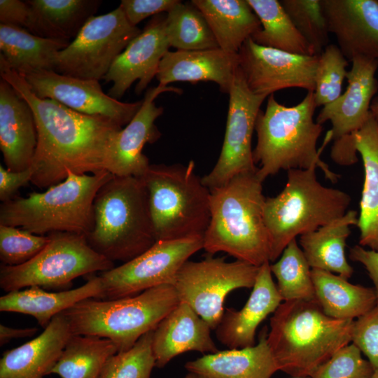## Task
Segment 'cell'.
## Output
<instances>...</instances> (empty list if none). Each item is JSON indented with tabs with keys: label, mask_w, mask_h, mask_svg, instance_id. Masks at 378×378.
I'll return each mask as SVG.
<instances>
[{
	"label": "cell",
	"mask_w": 378,
	"mask_h": 378,
	"mask_svg": "<svg viewBox=\"0 0 378 378\" xmlns=\"http://www.w3.org/2000/svg\"><path fill=\"white\" fill-rule=\"evenodd\" d=\"M0 76L27 102L34 116L33 185L48 188L63 181L68 172L82 175L106 170L110 147L121 126L107 117L81 113L54 99L38 97L1 57Z\"/></svg>",
	"instance_id": "1"
},
{
	"label": "cell",
	"mask_w": 378,
	"mask_h": 378,
	"mask_svg": "<svg viewBox=\"0 0 378 378\" xmlns=\"http://www.w3.org/2000/svg\"><path fill=\"white\" fill-rule=\"evenodd\" d=\"M317 108L314 92H307L298 104L287 106L278 102L274 94L268 97L265 110L258 114L255 131L257 144L253 150L255 164H260L257 175L262 181L281 170L319 167L331 182L340 175L332 172L320 155L332 139L329 130L323 146L317 141L323 126L314 119Z\"/></svg>",
	"instance_id": "2"
},
{
	"label": "cell",
	"mask_w": 378,
	"mask_h": 378,
	"mask_svg": "<svg viewBox=\"0 0 378 378\" xmlns=\"http://www.w3.org/2000/svg\"><path fill=\"white\" fill-rule=\"evenodd\" d=\"M257 171L239 174L210 190L211 218L203 236L208 253L225 252L257 267L270 262L266 198Z\"/></svg>",
	"instance_id": "3"
},
{
	"label": "cell",
	"mask_w": 378,
	"mask_h": 378,
	"mask_svg": "<svg viewBox=\"0 0 378 378\" xmlns=\"http://www.w3.org/2000/svg\"><path fill=\"white\" fill-rule=\"evenodd\" d=\"M354 323L328 316L316 300L284 301L270 318L267 342L279 370L310 377L349 344Z\"/></svg>",
	"instance_id": "4"
},
{
	"label": "cell",
	"mask_w": 378,
	"mask_h": 378,
	"mask_svg": "<svg viewBox=\"0 0 378 378\" xmlns=\"http://www.w3.org/2000/svg\"><path fill=\"white\" fill-rule=\"evenodd\" d=\"M93 210V227L86 240L111 261L127 262L156 242L141 178L113 175L99 189Z\"/></svg>",
	"instance_id": "5"
},
{
	"label": "cell",
	"mask_w": 378,
	"mask_h": 378,
	"mask_svg": "<svg viewBox=\"0 0 378 378\" xmlns=\"http://www.w3.org/2000/svg\"><path fill=\"white\" fill-rule=\"evenodd\" d=\"M113 175L106 170L67 177L41 192L13 198L0 206V225L38 235L70 232L87 235L94 223L93 204L101 188Z\"/></svg>",
	"instance_id": "6"
},
{
	"label": "cell",
	"mask_w": 378,
	"mask_h": 378,
	"mask_svg": "<svg viewBox=\"0 0 378 378\" xmlns=\"http://www.w3.org/2000/svg\"><path fill=\"white\" fill-rule=\"evenodd\" d=\"M179 302L174 286L164 284L114 300L88 298L62 313L73 335L108 339L122 352L154 330Z\"/></svg>",
	"instance_id": "7"
},
{
	"label": "cell",
	"mask_w": 378,
	"mask_h": 378,
	"mask_svg": "<svg viewBox=\"0 0 378 378\" xmlns=\"http://www.w3.org/2000/svg\"><path fill=\"white\" fill-rule=\"evenodd\" d=\"M316 167L287 171L281 192L266 198L264 218L270 242V261L278 259L298 236L314 231L347 212L351 198L346 192L323 186Z\"/></svg>",
	"instance_id": "8"
},
{
	"label": "cell",
	"mask_w": 378,
	"mask_h": 378,
	"mask_svg": "<svg viewBox=\"0 0 378 378\" xmlns=\"http://www.w3.org/2000/svg\"><path fill=\"white\" fill-rule=\"evenodd\" d=\"M156 241L203 237L209 223L210 190L195 164H150L141 177Z\"/></svg>",
	"instance_id": "9"
},
{
	"label": "cell",
	"mask_w": 378,
	"mask_h": 378,
	"mask_svg": "<svg viewBox=\"0 0 378 378\" xmlns=\"http://www.w3.org/2000/svg\"><path fill=\"white\" fill-rule=\"evenodd\" d=\"M32 259L17 266L0 265V287L9 293L37 286L64 288L75 279L113 268L114 262L96 252L83 234L54 232Z\"/></svg>",
	"instance_id": "10"
},
{
	"label": "cell",
	"mask_w": 378,
	"mask_h": 378,
	"mask_svg": "<svg viewBox=\"0 0 378 378\" xmlns=\"http://www.w3.org/2000/svg\"><path fill=\"white\" fill-rule=\"evenodd\" d=\"M141 30L133 26L119 6L94 15L68 46L58 52L54 71L69 76L100 80Z\"/></svg>",
	"instance_id": "11"
},
{
	"label": "cell",
	"mask_w": 378,
	"mask_h": 378,
	"mask_svg": "<svg viewBox=\"0 0 378 378\" xmlns=\"http://www.w3.org/2000/svg\"><path fill=\"white\" fill-rule=\"evenodd\" d=\"M259 267L236 260L209 257L186 261L179 270L174 286L180 302L188 304L215 330L224 313L227 294L241 288H253Z\"/></svg>",
	"instance_id": "12"
},
{
	"label": "cell",
	"mask_w": 378,
	"mask_h": 378,
	"mask_svg": "<svg viewBox=\"0 0 378 378\" xmlns=\"http://www.w3.org/2000/svg\"><path fill=\"white\" fill-rule=\"evenodd\" d=\"M348 71L346 91L335 101L323 106L316 121L320 124L329 121L334 141L330 156L342 166L358 161L355 133L365 124L370 113V105L378 91L375 75L378 60L358 56L351 61Z\"/></svg>",
	"instance_id": "13"
},
{
	"label": "cell",
	"mask_w": 378,
	"mask_h": 378,
	"mask_svg": "<svg viewBox=\"0 0 378 378\" xmlns=\"http://www.w3.org/2000/svg\"><path fill=\"white\" fill-rule=\"evenodd\" d=\"M203 248V237L160 240L145 252L120 266L101 272L100 300L137 295L164 284L173 285L188 258Z\"/></svg>",
	"instance_id": "14"
},
{
	"label": "cell",
	"mask_w": 378,
	"mask_h": 378,
	"mask_svg": "<svg viewBox=\"0 0 378 378\" xmlns=\"http://www.w3.org/2000/svg\"><path fill=\"white\" fill-rule=\"evenodd\" d=\"M226 128L221 151L214 168L202 178L209 190L222 186L234 176L258 170L251 141L255 121L265 95L248 88L239 66L229 92Z\"/></svg>",
	"instance_id": "15"
},
{
	"label": "cell",
	"mask_w": 378,
	"mask_h": 378,
	"mask_svg": "<svg viewBox=\"0 0 378 378\" xmlns=\"http://www.w3.org/2000/svg\"><path fill=\"white\" fill-rule=\"evenodd\" d=\"M238 55L245 82L255 94L269 97L287 88L314 91L318 55H301L262 46L251 38Z\"/></svg>",
	"instance_id": "16"
},
{
	"label": "cell",
	"mask_w": 378,
	"mask_h": 378,
	"mask_svg": "<svg viewBox=\"0 0 378 378\" xmlns=\"http://www.w3.org/2000/svg\"><path fill=\"white\" fill-rule=\"evenodd\" d=\"M20 76L38 97L54 99L81 113L107 117L122 127L132 120L143 102H122L104 93L99 80L65 76L53 70Z\"/></svg>",
	"instance_id": "17"
},
{
	"label": "cell",
	"mask_w": 378,
	"mask_h": 378,
	"mask_svg": "<svg viewBox=\"0 0 378 378\" xmlns=\"http://www.w3.org/2000/svg\"><path fill=\"white\" fill-rule=\"evenodd\" d=\"M166 15L153 16L115 59L103 78L113 83L109 96L118 100L136 80L135 93L140 94L156 77L160 63L171 47L166 33Z\"/></svg>",
	"instance_id": "18"
},
{
	"label": "cell",
	"mask_w": 378,
	"mask_h": 378,
	"mask_svg": "<svg viewBox=\"0 0 378 378\" xmlns=\"http://www.w3.org/2000/svg\"><path fill=\"white\" fill-rule=\"evenodd\" d=\"M165 92L181 94L182 90L160 85L149 88L139 111L117 133L110 147L106 164V170L112 175L141 178L146 172L150 164L143 153V148L146 144H153L161 136L155 122L164 110L155 105V99Z\"/></svg>",
	"instance_id": "19"
},
{
	"label": "cell",
	"mask_w": 378,
	"mask_h": 378,
	"mask_svg": "<svg viewBox=\"0 0 378 378\" xmlns=\"http://www.w3.org/2000/svg\"><path fill=\"white\" fill-rule=\"evenodd\" d=\"M329 32L351 62L362 56L378 60V1L321 0Z\"/></svg>",
	"instance_id": "20"
},
{
	"label": "cell",
	"mask_w": 378,
	"mask_h": 378,
	"mask_svg": "<svg viewBox=\"0 0 378 378\" xmlns=\"http://www.w3.org/2000/svg\"><path fill=\"white\" fill-rule=\"evenodd\" d=\"M252 288L243 308L239 311L227 308L215 329L218 340L229 349L254 346L258 326L283 301L273 281L270 262L259 267Z\"/></svg>",
	"instance_id": "21"
},
{
	"label": "cell",
	"mask_w": 378,
	"mask_h": 378,
	"mask_svg": "<svg viewBox=\"0 0 378 378\" xmlns=\"http://www.w3.org/2000/svg\"><path fill=\"white\" fill-rule=\"evenodd\" d=\"M239 68L238 53L220 48L200 50L168 51L162 57L156 75L161 86L174 82L212 81L229 94Z\"/></svg>",
	"instance_id": "22"
},
{
	"label": "cell",
	"mask_w": 378,
	"mask_h": 378,
	"mask_svg": "<svg viewBox=\"0 0 378 378\" xmlns=\"http://www.w3.org/2000/svg\"><path fill=\"white\" fill-rule=\"evenodd\" d=\"M37 146L34 116L27 102L0 80V150L6 168L21 172L31 165Z\"/></svg>",
	"instance_id": "23"
},
{
	"label": "cell",
	"mask_w": 378,
	"mask_h": 378,
	"mask_svg": "<svg viewBox=\"0 0 378 378\" xmlns=\"http://www.w3.org/2000/svg\"><path fill=\"white\" fill-rule=\"evenodd\" d=\"M72 335L63 313L56 315L39 335L3 353L0 378H43L50 374Z\"/></svg>",
	"instance_id": "24"
},
{
	"label": "cell",
	"mask_w": 378,
	"mask_h": 378,
	"mask_svg": "<svg viewBox=\"0 0 378 378\" xmlns=\"http://www.w3.org/2000/svg\"><path fill=\"white\" fill-rule=\"evenodd\" d=\"M211 330L209 325L188 304L180 302L153 330L155 367L164 368L175 356L190 351L206 354L218 351Z\"/></svg>",
	"instance_id": "25"
},
{
	"label": "cell",
	"mask_w": 378,
	"mask_h": 378,
	"mask_svg": "<svg viewBox=\"0 0 378 378\" xmlns=\"http://www.w3.org/2000/svg\"><path fill=\"white\" fill-rule=\"evenodd\" d=\"M263 330L253 346L218 351L188 361L185 368L197 378H271L279 368Z\"/></svg>",
	"instance_id": "26"
},
{
	"label": "cell",
	"mask_w": 378,
	"mask_h": 378,
	"mask_svg": "<svg viewBox=\"0 0 378 378\" xmlns=\"http://www.w3.org/2000/svg\"><path fill=\"white\" fill-rule=\"evenodd\" d=\"M102 293L99 275L91 276L85 284L76 288L59 292H48L34 286L2 295L0 311L31 316L45 329L56 315L81 300L99 299Z\"/></svg>",
	"instance_id": "27"
},
{
	"label": "cell",
	"mask_w": 378,
	"mask_h": 378,
	"mask_svg": "<svg viewBox=\"0 0 378 378\" xmlns=\"http://www.w3.org/2000/svg\"><path fill=\"white\" fill-rule=\"evenodd\" d=\"M364 169V182L357 226L359 245L378 251V121L370 114L355 133Z\"/></svg>",
	"instance_id": "28"
},
{
	"label": "cell",
	"mask_w": 378,
	"mask_h": 378,
	"mask_svg": "<svg viewBox=\"0 0 378 378\" xmlns=\"http://www.w3.org/2000/svg\"><path fill=\"white\" fill-rule=\"evenodd\" d=\"M30 16L25 27L40 37L71 42L94 15L99 0H27Z\"/></svg>",
	"instance_id": "29"
},
{
	"label": "cell",
	"mask_w": 378,
	"mask_h": 378,
	"mask_svg": "<svg viewBox=\"0 0 378 378\" xmlns=\"http://www.w3.org/2000/svg\"><path fill=\"white\" fill-rule=\"evenodd\" d=\"M358 214L349 210L332 221L300 236V246L312 269L321 270L348 279L353 267L345 255L346 240L351 234L350 227L356 225Z\"/></svg>",
	"instance_id": "30"
},
{
	"label": "cell",
	"mask_w": 378,
	"mask_h": 378,
	"mask_svg": "<svg viewBox=\"0 0 378 378\" xmlns=\"http://www.w3.org/2000/svg\"><path fill=\"white\" fill-rule=\"evenodd\" d=\"M206 20L218 47L238 53L244 42L261 29L247 0H192Z\"/></svg>",
	"instance_id": "31"
},
{
	"label": "cell",
	"mask_w": 378,
	"mask_h": 378,
	"mask_svg": "<svg viewBox=\"0 0 378 378\" xmlns=\"http://www.w3.org/2000/svg\"><path fill=\"white\" fill-rule=\"evenodd\" d=\"M69 43L38 36L24 27L0 24V57L20 75L54 71L58 52Z\"/></svg>",
	"instance_id": "32"
},
{
	"label": "cell",
	"mask_w": 378,
	"mask_h": 378,
	"mask_svg": "<svg viewBox=\"0 0 378 378\" xmlns=\"http://www.w3.org/2000/svg\"><path fill=\"white\" fill-rule=\"evenodd\" d=\"M316 300L330 317L354 320L377 304L374 288L355 285L334 273L312 269Z\"/></svg>",
	"instance_id": "33"
},
{
	"label": "cell",
	"mask_w": 378,
	"mask_h": 378,
	"mask_svg": "<svg viewBox=\"0 0 378 378\" xmlns=\"http://www.w3.org/2000/svg\"><path fill=\"white\" fill-rule=\"evenodd\" d=\"M261 29L251 38L257 44L290 53L316 55L277 0H247Z\"/></svg>",
	"instance_id": "34"
},
{
	"label": "cell",
	"mask_w": 378,
	"mask_h": 378,
	"mask_svg": "<svg viewBox=\"0 0 378 378\" xmlns=\"http://www.w3.org/2000/svg\"><path fill=\"white\" fill-rule=\"evenodd\" d=\"M118 352L108 339L72 335L49 374L61 378H99L107 360Z\"/></svg>",
	"instance_id": "35"
},
{
	"label": "cell",
	"mask_w": 378,
	"mask_h": 378,
	"mask_svg": "<svg viewBox=\"0 0 378 378\" xmlns=\"http://www.w3.org/2000/svg\"><path fill=\"white\" fill-rule=\"evenodd\" d=\"M165 27L170 46L177 50L219 48L204 16L191 1H181L167 13Z\"/></svg>",
	"instance_id": "36"
},
{
	"label": "cell",
	"mask_w": 378,
	"mask_h": 378,
	"mask_svg": "<svg viewBox=\"0 0 378 378\" xmlns=\"http://www.w3.org/2000/svg\"><path fill=\"white\" fill-rule=\"evenodd\" d=\"M270 269L283 301L316 300L312 268L296 239L287 245Z\"/></svg>",
	"instance_id": "37"
},
{
	"label": "cell",
	"mask_w": 378,
	"mask_h": 378,
	"mask_svg": "<svg viewBox=\"0 0 378 378\" xmlns=\"http://www.w3.org/2000/svg\"><path fill=\"white\" fill-rule=\"evenodd\" d=\"M292 22L319 55L328 46L329 30L321 0L279 1Z\"/></svg>",
	"instance_id": "38"
},
{
	"label": "cell",
	"mask_w": 378,
	"mask_h": 378,
	"mask_svg": "<svg viewBox=\"0 0 378 378\" xmlns=\"http://www.w3.org/2000/svg\"><path fill=\"white\" fill-rule=\"evenodd\" d=\"M348 65L349 60L336 45L329 44L318 55L314 91L317 107L333 102L342 94Z\"/></svg>",
	"instance_id": "39"
},
{
	"label": "cell",
	"mask_w": 378,
	"mask_h": 378,
	"mask_svg": "<svg viewBox=\"0 0 378 378\" xmlns=\"http://www.w3.org/2000/svg\"><path fill=\"white\" fill-rule=\"evenodd\" d=\"M153 330L144 335L129 350L111 356L99 378H150L155 367L153 354Z\"/></svg>",
	"instance_id": "40"
},
{
	"label": "cell",
	"mask_w": 378,
	"mask_h": 378,
	"mask_svg": "<svg viewBox=\"0 0 378 378\" xmlns=\"http://www.w3.org/2000/svg\"><path fill=\"white\" fill-rule=\"evenodd\" d=\"M48 241V235H38L20 227L0 225L1 264L22 265L35 257Z\"/></svg>",
	"instance_id": "41"
},
{
	"label": "cell",
	"mask_w": 378,
	"mask_h": 378,
	"mask_svg": "<svg viewBox=\"0 0 378 378\" xmlns=\"http://www.w3.org/2000/svg\"><path fill=\"white\" fill-rule=\"evenodd\" d=\"M353 343L335 353L320 365L310 378H372L374 370Z\"/></svg>",
	"instance_id": "42"
},
{
	"label": "cell",
	"mask_w": 378,
	"mask_h": 378,
	"mask_svg": "<svg viewBox=\"0 0 378 378\" xmlns=\"http://www.w3.org/2000/svg\"><path fill=\"white\" fill-rule=\"evenodd\" d=\"M351 342L368 358L373 376L378 375V303L354 321Z\"/></svg>",
	"instance_id": "43"
},
{
	"label": "cell",
	"mask_w": 378,
	"mask_h": 378,
	"mask_svg": "<svg viewBox=\"0 0 378 378\" xmlns=\"http://www.w3.org/2000/svg\"><path fill=\"white\" fill-rule=\"evenodd\" d=\"M178 0H122L120 6L133 26L150 16L169 13Z\"/></svg>",
	"instance_id": "44"
},
{
	"label": "cell",
	"mask_w": 378,
	"mask_h": 378,
	"mask_svg": "<svg viewBox=\"0 0 378 378\" xmlns=\"http://www.w3.org/2000/svg\"><path fill=\"white\" fill-rule=\"evenodd\" d=\"M34 172L31 167L24 171L13 172L0 165V200L7 202L14 197L15 192L31 182Z\"/></svg>",
	"instance_id": "45"
},
{
	"label": "cell",
	"mask_w": 378,
	"mask_h": 378,
	"mask_svg": "<svg viewBox=\"0 0 378 378\" xmlns=\"http://www.w3.org/2000/svg\"><path fill=\"white\" fill-rule=\"evenodd\" d=\"M30 16L27 2L20 0H0V24L25 29Z\"/></svg>",
	"instance_id": "46"
},
{
	"label": "cell",
	"mask_w": 378,
	"mask_h": 378,
	"mask_svg": "<svg viewBox=\"0 0 378 378\" xmlns=\"http://www.w3.org/2000/svg\"><path fill=\"white\" fill-rule=\"evenodd\" d=\"M349 257L360 263L368 272L374 284L378 303V251L365 249L358 244L350 249Z\"/></svg>",
	"instance_id": "47"
},
{
	"label": "cell",
	"mask_w": 378,
	"mask_h": 378,
	"mask_svg": "<svg viewBox=\"0 0 378 378\" xmlns=\"http://www.w3.org/2000/svg\"><path fill=\"white\" fill-rule=\"evenodd\" d=\"M38 330L36 327L14 328L1 323L0 325V345L3 346L13 339L31 337L38 332Z\"/></svg>",
	"instance_id": "48"
},
{
	"label": "cell",
	"mask_w": 378,
	"mask_h": 378,
	"mask_svg": "<svg viewBox=\"0 0 378 378\" xmlns=\"http://www.w3.org/2000/svg\"><path fill=\"white\" fill-rule=\"evenodd\" d=\"M370 113L378 121V95L375 96L370 105Z\"/></svg>",
	"instance_id": "49"
},
{
	"label": "cell",
	"mask_w": 378,
	"mask_h": 378,
	"mask_svg": "<svg viewBox=\"0 0 378 378\" xmlns=\"http://www.w3.org/2000/svg\"><path fill=\"white\" fill-rule=\"evenodd\" d=\"M184 378H197V377L193 374L188 372V374H187Z\"/></svg>",
	"instance_id": "50"
},
{
	"label": "cell",
	"mask_w": 378,
	"mask_h": 378,
	"mask_svg": "<svg viewBox=\"0 0 378 378\" xmlns=\"http://www.w3.org/2000/svg\"><path fill=\"white\" fill-rule=\"evenodd\" d=\"M372 378H378V375L373 376Z\"/></svg>",
	"instance_id": "51"
},
{
	"label": "cell",
	"mask_w": 378,
	"mask_h": 378,
	"mask_svg": "<svg viewBox=\"0 0 378 378\" xmlns=\"http://www.w3.org/2000/svg\"><path fill=\"white\" fill-rule=\"evenodd\" d=\"M294 378H307V377H294Z\"/></svg>",
	"instance_id": "52"
}]
</instances>
